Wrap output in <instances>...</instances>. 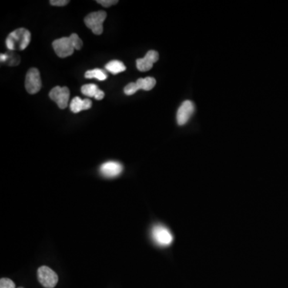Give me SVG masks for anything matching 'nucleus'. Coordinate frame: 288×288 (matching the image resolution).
Returning <instances> with one entry per match:
<instances>
[{
  "label": "nucleus",
  "instance_id": "obj_20",
  "mask_svg": "<svg viewBox=\"0 0 288 288\" xmlns=\"http://www.w3.org/2000/svg\"><path fill=\"white\" fill-rule=\"evenodd\" d=\"M18 288H23V287H18Z\"/></svg>",
  "mask_w": 288,
  "mask_h": 288
},
{
  "label": "nucleus",
  "instance_id": "obj_10",
  "mask_svg": "<svg viewBox=\"0 0 288 288\" xmlns=\"http://www.w3.org/2000/svg\"><path fill=\"white\" fill-rule=\"evenodd\" d=\"M122 165L115 161L104 162L99 168L101 175L106 178H115L119 176L122 173Z\"/></svg>",
  "mask_w": 288,
  "mask_h": 288
},
{
  "label": "nucleus",
  "instance_id": "obj_6",
  "mask_svg": "<svg viewBox=\"0 0 288 288\" xmlns=\"http://www.w3.org/2000/svg\"><path fill=\"white\" fill-rule=\"evenodd\" d=\"M156 84V80L152 77H147L145 78H139L136 83H130L124 88V93L127 95H132L139 90L151 91L153 89Z\"/></svg>",
  "mask_w": 288,
  "mask_h": 288
},
{
  "label": "nucleus",
  "instance_id": "obj_18",
  "mask_svg": "<svg viewBox=\"0 0 288 288\" xmlns=\"http://www.w3.org/2000/svg\"><path fill=\"white\" fill-rule=\"evenodd\" d=\"M50 4L52 6L63 7V6H66L67 4H69V1L68 0H51Z\"/></svg>",
  "mask_w": 288,
  "mask_h": 288
},
{
  "label": "nucleus",
  "instance_id": "obj_12",
  "mask_svg": "<svg viewBox=\"0 0 288 288\" xmlns=\"http://www.w3.org/2000/svg\"><path fill=\"white\" fill-rule=\"evenodd\" d=\"M92 106V102L90 99H82L79 97H75L71 104L70 109L73 113H78L84 110H88Z\"/></svg>",
  "mask_w": 288,
  "mask_h": 288
},
{
  "label": "nucleus",
  "instance_id": "obj_5",
  "mask_svg": "<svg viewBox=\"0 0 288 288\" xmlns=\"http://www.w3.org/2000/svg\"><path fill=\"white\" fill-rule=\"evenodd\" d=\"M37 276L38 282L45 288H54L58 283L57 274L48 266H42L38 268Z\"/></svg>",
  "mask_w": 288,
  "mask_h": 288
},
{
  "label": "nucleus",
  "instance_id": "obj_13",
  "mask_svg": "<svg viewBox=\"0 0 288 288\" xmlns=\"http://www.w3.org/2000/svg\"><path fill=\"white\" fill-rule=\"evenodd\" d=\"M105 68L109 72H111V74H113V75H117V74L124 72L127 69L126 66L119 60L110 61L109 63L106 64Z\"/></svg>",
  "mask_w": 288,
  "mask_h": 288
},
{
  "label": "nucleus",
  "instance_id": "obj_9",
  "mask_svg": "<svg viewBox=\"0 0 288 288\" xmlns=\"http://www.w3.org/2000/svg\"><path fill=\"white\" fill-rule=\"evenodd\" d=\"M195 111V105L192 101L186 100L179 107L177 112V122L179 125H185Z\"/></svg>",
  "mask_w": 288,
  "mask_h": 288
},
{
  "label": "nucleus",
  "instance_id": "obj_19",
  "mask_svg": "<svg viewBox=\"0 0 288 288\" xmlns=\"http://www.w3.org/2000/svg\"><path fill=\"white\" fill-rule=\"evenodd\" d=\"M104 92L102 90H99V92L97 93L96 96L95 97V99L96 100H101V99H104Z\"/></svg>",
  "mask_w": 288,
  "mask_h": 288
},
{
  "label": "nucleus",
  "instance_id": "obj_17",
  "mask_svg": "<svg viewBox=\"0 0 288 288\" xmlns=\"http://www.w3.org/2000/svg\"><path fill=\"white\" fill-rule=\"evenodd\" d=\"M118 0H98L97 3L102 5L104 8H109L111 6L118 4Z\"/></svg>",
  "mask_w": 288,
  "mask_h": 288
},
{
  "label": "nucleus",
  "instance_id": "obj_2",
  "mask_svg": "<svg viewBox=\"0 0 288 288\" xmlns=\"http://www.w3.org/2000/svg\"><path fill=\"white\" fill-rule=\"evenodd\" d=\"M31 42V32L26 28H18L8 35L6 46L10 51H23Z\"/></svg>",
  "mask_w": 288,
  "mask_h": 288
},
{
  "label": "nucleus",
  "instance_id": "obj_14",
  "mask_svg": "<svg viewBox=\"0 0 288 288\" xmlns=\"http://www.w3.org/2000/svg\"><path fill=\"white\" fill-rule=\"evenodd\" d=\"M85 78H96L98 80L104 81L108 78V75L104 70L93 69L86 71L85 73Z\"/></svg>",
  "mask_w": 288,
  "mask_h": 288
},
{
  "label": "nucleus",
  "instance_id": "obj_7",
  "mask_svg": "<svg viewBox=\"0 0 288 288\" xmlns=\"http://www.w3.org/2000/svg\"><path fill=\"white\" fill-rule=\"evenodd\" d=\"M25 88L31 95L38 93L42 88L40 74L36 68H31L26 75Z\"/></svg>",
  "mask_w": 288,
  "mask_h": 288
},
{
  "label": "nucleus",
  "instance_id": "obj_3",
  "mask_svg": "<svg viewBox=\"0 0 288 288\" xmlns=\"http://www.w3.org/2000/svg\"><path fill=\"white\" fill-rule=\"evenodd\" d=\"M152 238L155 244L161 248L170 246L173 242L172 232L162 224H156L152 228Z\"/></svg>",
  "mask_w": 288,
  "mask_h": 288
},
{
  "label": "nucleus",
  "instance_id": "obj_1",
  "mask_svg": "<svg viewBox=\"0 0 288 288\" xmlns=\"http://www.w3.org/2000/svg\"><path fill=\"white\" fill-rule=\"evenodd\" d=\"M54 51L60 58H66L73 55L75 50H80L83 41L77 34H71L69 37H63L54 41Z\"/></svg>",
  "mask_w": 288,
  "mask_h": 288
},
{
  "label": "nucleus",
  "instance_id": "obj_15",
  "mask_svg": "<svg viewBox=\"0 0 288 288\" xmlns=\"http://www.w3.org/2000/svg\"><path fill=\"white\" fill-rule=\"evenodd\" d=\"M99 90L100 89H99V88L95 84H86L81 88V91L84 95L88 97H94V98L96 96Z\"/></svg>",
  "mask_w": 288,
  "mask_h": 288
},
{
  "label": "nucleus",
  "instance_id": "obj_11",
  "mask_svg": "<svg viewBox=\"0 0 288 288\" xmlns=\"http://www.w3.org/2000/svg\"><path fill=\"white\" fill-rule=\"evenodd\" d=\"M159 60V53L156 51H148L145 57L136 60V66L140 71H148L152 69L153 64Z\"/></svg>",
  "mask_w": 288,
  "mask_h": 288
},
{
  "label": "nucleus",
  "instance_id": "obj_8",
  "mask_svg": "<svg viewBox=\"0 0 288 288\" xmlns=\"http://www.w3.org/2000/svg\"><path fill=\"white\" fill-rule=\"evenodd\" d=\"M50 98L58 104V108L64 109L68 107L70 98V90L67 87H55L50 91Z\"/></svg>",
  "mask_w": 288,
  "mask_h": 288
},
{
  "label": "nucleus",
  "instance_id": "obj_4",
  "mask_svg": "<svg viewBox=\"0 0 288 288\" xmlns=\"http://www.w3.org/2000/svg\"><path fill=\"white\" fill-rule=\"evenodd\" d=\"M106 18V11H96V12H92L87 15L86 18L84 19V23H85V25L90 28L95 35H100L104 31L102 24Z\"/></svg>",
  "mask_w": 288,
  "mask_h": 288
},
{
  "label": "nucleus",
  "instance_id": "obj_16",
  "mask_svg": "<svg viewBox=\"0 0 288 288\" xmlns=\"http://www.w3.org/2000/svg\"><path fill=\"white\" fill-rule=\"evenodd\" d=\"M0 288H16L15 284L11 279L3 278L0 280Z\"/></svg>",
  "mask_w": 288,
  "mask_h": 288
}]
</instances>
